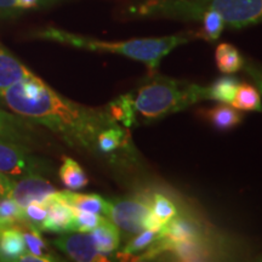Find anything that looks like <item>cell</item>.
<instances>
[{"label": "cell", "mask_w": 262, "mask_h": 262, "mask_svg": "<svg viewBox=\"0 0 262 262\" xmlns=\"http://www.w3.org/2000/svg\"><path fill=\"white\" fill-rule=\"evenodd\" d=\"M0 100L16 114L50 129L68 145L96 152L101 131L117 123L108 107L93 108L68 100L37 75L0 90Z\"/></svg>", "instance_id": "6da1fadb"}, {"label": "cell", "mask_w": 262, "mask_h": 262, "mask_svg": "<svg viewBox=\"0 0 262 262\" xmlns=\"http://www.w3.org/2000/svg\"><path fill=\"white\" fill-rule=\"evenodd\" d=\"M206 11L220 15L232 29L262 24V0H134L126 6V16L136 18L198 21Z\"/></svg>", "instance_id": "7a4b0ae2"}, {"label": "cell", "mask_w": 262, "mask_h": 262, "mask_svg": "<svg viewBox=\"0 0 262 262\" xmlns=\"http://www.w3.org/2000/svg\"><path fill=\"white\" fill-rule=\"evenodd\" d=\"M130 95L137 123L148 124L209 100V88L152 74L141 81Z\"/></svg>", "instance_id": "3957f363"}, {"label": "cell", "mask_w": 262, "mask_h": 262, "mask_svg": "<svg viewBox=\"0 0 262 262\" xmlns=\"http://www.w3.org/2000/svg\"><path fill=\"white\" fill-rule=\"evenodd\" d=\"M39 37L48 39V40L61 42V44L71 45V47L74 48L120 55V56L131 58V60L142 62L152 73L158 68L163 58L168 56L173 49L181 47L183 44H187L188 41L192 40L191 33H185V34L169 35V37L162 38L104 41L94 38H86L83 37V35H77L73 34V33H68L62 31V29L52 27L40 32Z\"/></svg>", "instance_id": "277c9868"}, {"label": "cell", "mask_w": 262, "mask_h": 262, "mask_svg": "<svg viewBox=\"0 0 262 262\" xmlns=\"http://www.w3.org/2000/svg\"><path fill=\"white\" fill-rule=\"evenodd\" d=\"M150 199L139 194L107 201L103 215L125 233L137 234L143 229V220L152 209Z\"/></svg>", "instance_id": "5b68a950"}, {"label": "cell", "mask_w": 262, "mask_h": 262, "mask_svg": "<svg viewBox=\"0 0 262 262\" xmlns=\"http://www.w3.org/2000/svg\"><path fill=\"white\" fill-rule=\"evenodd\" d=\"M41 162L34 158L26 145L0 140V172L16 180L33 173H40Z\"/></svg>", "instance_id": "8992f818"}, {"label": "cell", "mask_w": 262, "mask_h": 262, "mask_svg": "<svg viewBox=\"0 0 262 262\" xmlns=\"http://www.w3.org/2000/svg\"><path fill=\"white\" fill-rule=\"evenodd\" d=\"M52 244L74 261L106 262L110 260L107 255L97 250L90 233L75 232L74 234L55 239Z\"/></svg>", "instance_id": "52a82bcc"}, {"label": "cell", "mask_w": 262, "mask_h": 262, "mask_svg": "<svg viewBox=\"0 0 262 262\" xmlns=\"http://www.w3.org/2000/svg\"><path fill=\"white\" fill-rule=\"evenodd\" d=\"M57 189L45 180L40 173H33L15 181L10 198L25 208L29 203H45Z\"/></svg>", "instance_id": "ba28073f"}, {"label": "cell", "mask_w": 262, "mask_h": 262, "mask_svg": "<svg viewBox=\"0 0 262 262\" xmlns=\"http://www.w3.org/2000/svg\"><path fill=\"white\" fill-rule=\"evenodd\" d=\"M48 206V216L42 222L41 231L64 233L72 231L74 209L58 198L57 191L45 202Z\"/></svg>", "instance_id": "9c48e42d"}, {"label": "cell", "mask_w": 262, "mask_h": 262, "mask_svg": "<svg viewBox=\"0 0 262 262\" xmlns=\"http://www.w3.org/2000/svg\"><path fill=\"white\" fill-rule=\"evenodd\" d=\"M31 120L0 111V140L14 141L27 146L33 141L34 126Z\"/></svg>", "instance_id": "30bf717a"}, {"label": "cell", "mask_w": 262, "mask_h": 262, "mask_svg": "<svg viewBox=\"0 0 262 262\" xmlns=\"http://www.w3.org/2000/svg\"><path fill=\"white\" fill-rule=\"evenodd\" d=\"M34 75L24 63L0 44V90Z\"/></svg>", "instance_id": "8fae6325"}, {"label": "cell", "mask_w": 262, "mask_h": 262, "mask_svg": "<svg viewBox=\"0 0 262 262\" xmlns=\"http://www.w3.org/2000/svg\"><path fill=\"white\" fill-rule=\"evenodd\" d=\"M27 251L19 225L0 229V261H18Z\"/></svg>", "instance_id": "7c38bea8"}, {"label": "cell", "mask_w": 262, "mask_h": 262, "mask_svg": "<svg viewBox=\"0 0 262 262\" xmlns=\"http://www.w3.org/2000/svg\"><path fill=\"white\" fill-rule=\"evenodd\" d=\"M204 118L209 124L220 131H227L238 126L243 120L241 111L235 110L231 104L221 103L204 111Z\"/></svg>", "instance_id": "4fadbf2b"}, {"label": "cell", "mask_w": 262, "mask_h": 262, "mask_svg": "<svg viewBox=\"0 0 262 262\" xmlns=\"http://www.w3.org/2000/svg\"><path fill=\"white\" fill-rule=\"evenodd\" d=\"M97 250L104 255L112 254L119 248L120 232L112 221L103 217L101 224L90 232Z\"/></svg>", "instance_id": "5bb4252c"}, {"label": "cell", "mask_w": 262, "mask_h": 262, "mask_svg": "<svg viewBox=\"0 0 262 262\" xmlns=\"http://www.w3.org/2000/svg\"><path fill=\"white\" fill-rule=\"evenodd\" d=\"M58 198L62 199L68 205L74 209L86 210L95 212V214H103L106 208V202L98 194H83V193H75L73 191H57Z\"/></svg>", "instance_id": "9a60e30c"}, {"label": "cell", "mask_w": 262, "mask_h": 262, "mask_svg": "<svg viewBox=\"0 0 262 262\" xmlns=\"http://www.w3.org/2000/svg\"><path fill=\"white\" fill-rule=\"evenodd\" d=\"M245 58L242 56L237 48L233 45L222 42L216 48L215 62L219 71L224 74H233L243 70Z\"/></svg>", "instance_id": "2e32d148"}, {"label": "cell", "mask_w": 262, "mask_h": 262, "mask_svg": "<svg viewBox=\"0 0 262 262\" xmlns=\"http://www.w3.org/2000/svg\"><path fill=\"white\" fill-rule=\"evenodd\" d=\"M231 106H233L235 110L241 111V112L262 113L261 93L256 86L251 84H239Z\"/></svg>", "instance_id": "e0dca14e"}, {"label": "cell", "mask_w": 262, "mask_h": 262, "mask_svg": "<svg viewBox=\"0 0 262 262\" xmlns=\"http://www.w3.org/2000/svg\"><path fill=\"white\" fill-rule=\"evenodd\" d=\"M58 175L64 187L70 191H78V189L86 187L89 183L83 168L70 157H63V163L58 170Z\"/></svg>", "instance_id": "ac0fdd59"}, {"label": "cell", "mask_w": 262, "mask_h": 262, "mask_svg": "<svg viewBox=\"0 0 262 262\" xmlns=\"http://www.w3.org/2000/svg\"><path fill=\"white\" fill-rule=\"evenodd\" d=\"M108 110L114 118L117 123L123 125L126 129H130L131 126L137 125V119L135 111L133 106V98L130 94L119 96L117 100H114L108 104Z\"/></svg>", "instance_id": "d6986e66"}, {"label": "cell", "mask_w": 262, "mask_h": 262, "mask_svg": "<svg viewBox=\"0 0 262 262\" xmlns=\"http://www.w3.org/2000/svg\"><path fill=\"white\" fill-rule=\"evenodd\" d=\"M239 81L233 77H221L209 85V100L216 102L231 104Z\"/></svg>", "instance_id": "ffe728a7"}, {"label": "cell", "mask_w": 262, "mask_h": 262, "mask_svg": "<svg viewBox=\"0 0 262 262\" xmlns=\"http://www.w3.org/2000/svg\"><path fill=\"white\" fill-rule=\"evenodd\" d=\"M202 22L201 31L196 33V37L209 42H215L219 40L221 33L226 28L224 19L219 14L214 11H206L198 19Z\"/></svg>", "instance_id": "44dd1931"}, {"label": "cell", "mask_w": 262, "mask_h": 262, "mask_svg": "<svg viewBox=\"0 0 262 262\" xmlns=\"http://www.w3.org/2000/svg\"><path fill=\"white\" fill-rule=\"evenodd\" d=\"M160 238V232L150 231V229H142L124 247L122 253L117 255V257H133L139 253L146 251L150 245L155 244Z\"/></svg>", "instance_id": "7402d4cb"}, {"label": "cell", "mask_w": 262, "mask_h": 262, "mask_svg": "<svg viewBox=\"0 0 262 262\" xmlns=\"http://www.w3.org/2000/svg\"><path fill=\"white\" fill-rule=\"evenodd\" d=\"M19 228L22 229V233H24V238L26 242V247L29 253L37 255V256H41L48 258L49 261H56L57 258L52 257L51 254L48 253V247L47 243L42 239L39 229L32 227V226L26 225L24 222L19 224Z\"/></svg>", "instance_id": "603a6c76"}, {"label": "cell", "mask_w": 262, "mask_h": 262, "mask_svg": "<svg viewBox=\"0 0 262 262\" xmlns=\"http://www.w3.org/2000/svg\"><path fill=\"white\" fill-rule=\"evenodd\" d=\"M24 221V208L14 199H0V229L19 225Z\"/></svg>", "instance_id": "cb8c5ba5"}, {"label": "cell", "mask_w": 262, "mask_h": 262, "mask_svg": "<svg viewBox=\"0 0 262 262\" xmlns=\"http://www.w3.org/2000/svg\"><path fill=\"white\" fill-rule=\"evenodd\" d=\"M60 0H0V16H11L25 10L49 6Z\"/></svg>", "instance_id": "d4e9b609"}, {"label": "cell", "mask_w": 262, "mask_h": 262, "mask_svg": "<svg viewBox=\"0 0 262 262\" xmlns=\"http://www.w3.org/2000/svg\"><path fill=\"white\" fill-rule=\"evenodd\" d=\"M74 209V208H73ZM102 216L95 212L74 209L73 224H72L71 232H83V233H90L94 228H96L102 221Z\"/></svg>", "instance_id": "484cf974"}, {"label": "cell", "mask_w": 262, "mask_h": 262, "mask_svg": "<svg viewBox=\"0 0 262 262\" xmlns=\"http://www.w3.org/2000/svg\"><path fill=\"white\" fill-rule=\"evenodd\" d=\"M150 208L157 217L162 220L164 224H166L179 214L175 204L165 195L159 194V193H156L150 199Z\"/></svg>", "instance_id": "4316f807"}, {"label": "cell", "mask_w": 262, "mask_h": 262, "mask_svg": "<svg viewBox=\"0 0 262 262\" xmlns=\"http://www.w3.org/2000/svg\"><path fill=\"white\" fill-rule=\"evenodd\" d=\"M48 216V206L45 203L33 202L24 208V224L41 231L42 222Z\"/></svg>", "instance_id": "83f0119b"}, {"label": "cell", "mask_w": 262, "mask_h": 262, "mask_svg": "<svg viewBox=\"0 0 262 262\" xmlns=\"http://www.w3.org/2000/svg\"><path fill=\"white\" fill-rule=\"evenodd\" d=\"M243 70L248 74V77L254 81L255 86L257 88L258 91L262 94V64L245 58Z\"/></svg>", "instance_id": "f1b7e54d"}, {"label": "cell", "mask_w": 262, "mask_h": 262, "mask_svg": "<svg viewBox=\"0 0 262 262\" xmlns=\"http://www.w3.org/2000/svg\"><path fill=\"white\" fill-rule=\"evenodd\" d=\"M164 225L165 224L157 217L155 212L152 211V209H150V211L147 214L145 220H143V229H150V231L160 232L163 229Z\"/></svg>", "instance_id": "f546056e"}, {"label": "cell", "mask_w": 262, "mask_h": 262, "mask_svg": "<svg viewBox=\"0 0 262 262\" xmlns=\"http://www.w3.org/2000/svg\"><path fill=\"white\" fill-rule=\"evenodd\" d=\"M15 185V180L9 178L5 173L0 172V199L8 198L11 194L12 187Z\"/></svg>", "instance_id": "4dcf8cb0"}, {"label": "cell", "mask_w": 262, "mask_h": 262, "mask_svg": "<svg viewBox=\"0 0 262 262\" xmlns=\"http://www.w3.org/2000/svg\"><path fill=\"white\" fill-rule=\"evenodd\" d=\"M18 261H24V262H49L48 258L41 257V256H37V255L29 253V251H26V253L18 258Z\"/></svg>", "instance_id": "1f68e13d"}]
</instances>
